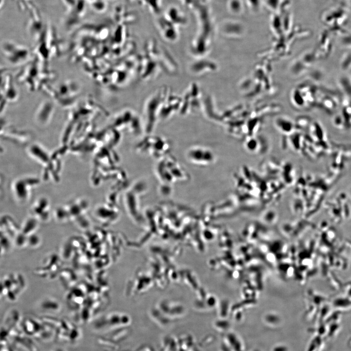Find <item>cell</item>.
Wrapping results in <instances>:
<instances>
[{
    "instance_id": "6da1fadb",
    "label": "cell",
    "mask_w": 351,
    "mask_h": 351,
    "mask_svg": "<svg viewBox=\"0 0 351 351\" xmlns=\"http://www.w3.org/2000/svg\"><path fill=\"white\" fill-rule=\"evenodd\" d=\"M25 183V178H19L13 181L11 186L15 199L22 203L27 200L28 196Z\"/></svg>"
},
{
    "instance_id": "7a4b0ae2",
    "label": "cell",
    "mask_w": 351,
    "mask_h": 351,
    "mask_svg": "<svg viewBox=\"0 0 351 351\" xmlns=\"http://www.w3.org/2000/svg\"><path fill=\"white\" fill-rule=\"evenodd\" d=\"M228 7L232 14L238 15L243 12L244 4L242 0H230Z\"/></svg>"
},
{
    "instance_id": "3957f363",
    "label": "cell",
    "mask_w": 351,
    "mask_h": 351,
    "mask_svg": "<svg viewBox=\"0 0 351 351\" xmlns=\"http://www.w3.org/2000/svg\"><path fill=\"white\" fill-rule=\"evenodd\" d=\"M245 3L250 11L257 13L263 4V0H245Z\"/></svg>"
},
{
    "instance_id": "277c9868",
    "label": "cell",
    "mask_w": 351,
    "mask_h": 351,
    "mask_svg": "<svg viewBox=\"0 0 351 351\" xmlns=\"http://www.w3.org/2000/svg\"><path fill=\"white\" fill-rule=\"evenodd\" d=\"M263 3L270 11H275L279 9L281 0H263Z\"/></svg>"
}]
</instances>
